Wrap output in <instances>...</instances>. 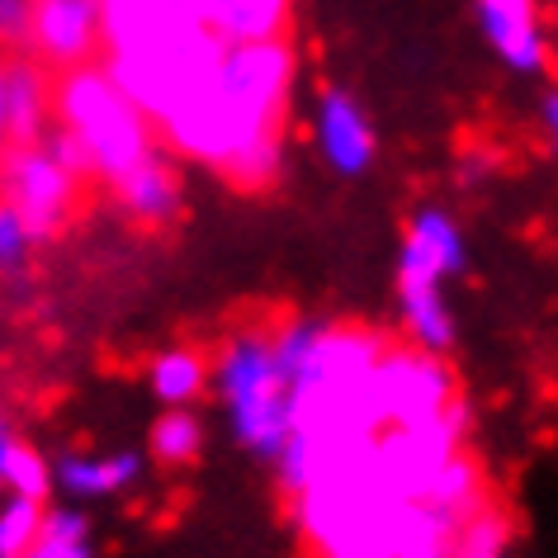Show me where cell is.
I'll list each match as a JSON object with an SVG mask.
<instances>
[{
	"label": "cell",
	"mask_w": 558,
	"mask_h": 558,
	"mask_svg": "<svg viewBox=\"0 0 558 558\" xmlns=\"http://www.w3.org/2000/svg\"><path fill=\"white\" fill-rule=\"evenodd\" d=\"M299 58L289 38L222 44L218 62L157 133L180 157L218 171L236 190H270L284 171V114Z\"/></svg>",
	"instance_id": "cell-1"
},
{
	"label": "cell",
	"mask_w": 558,
	"mask_h": 558,
	"mask_svg": "<svg viewBox=\"0 0 558 558\" xmlns=\"http://www.w3.org/2000/svg\"><path fill=\"white\" fill-rule=\"evenodd\" d=\"M52 119L86 151V171L114 185L157 151V129L100 62L72 66L52 86Z\"/></svg>",
	"instance_id": "cell-2"
},
{
	"label": "cell",
	"mask_w": 558,
	"mask_h": 558,
	"mask_svg": "<svg viewBox=\"0 0 558 558\" xmlns=\"http://www.w3.org/2000/svg\"><path fill=\"white\" fill-rule=\"evenodd\" d=\"M208 388L228 408L232 436L251 459H279L289 440V379L265 327H242L208 360Z\"/></svg>",
	"instance_id": "cell-3"
},
{
	"label": "cell",
	"mask_w": 558,
	"mask_h": 558,
	"mask_svg": "<svg viewBox=\"0 0 558 558\" xmlns=\"http://www.w3.org/2000/svg\"><path fill=\"white\" fill-rule=\"evenodd\" d=\"M374 412L379 426H412L440 416L450 402H459L454 369L445 365V355H426L416 345H388L374 365Z\"/></svg>",
	"instance_id": "cell-4"
},
{
	"label": "cell",
	"mask_w": 558,
	"mask_h": 558,
	"mask_svg": "<svg viewBox=\"0 0 558 558\" xmlns=\"http://www.w3.org/2000/svg\"><path fill=\"white\" fill-rule=\"evenodd\" d=\"M0 199L20 214L34 242L58 236L76 214L81 180L48 157L44 143L10 147V157L0 161Z\"/></svg>",
	"instance_id": "cell-5"
},
{
	"label": "cell",
	"mask_w": 558,
	"mask_h": 558,
	"mask_svg": "<svg viewBox=\"0 0 558 558\" xmlns=\"http://www.w3.org/2000/svg\"><path fill=\"white\" fill-rule=\"evenodd\" d=\"M313 151L331 175L360 180L379 166V129H374L369 109L341 86H323L308 109Z\"/></svg>",
	"instance_id": "cell-6"
},
{
	"label": "cell",
	"mask_w": 558,
	"mask_h": 558,
	"mask_svg": "<svg viewBox=\"0 0 558 558\" xmlns=\"http://www.w3.org/2000/svg\"><path fill=\"white\" fill-rule=\"evenodd\" d=\"M469 270V236L440 204L412 208L398 242V289H445Z\"/></svg>",
	"instance_id": "cell-7"
},
{
	"label": "cell",
	"mask_w": 558,
	"mask_h": 558,
	"mask_svg": "<svg viewBox=\"0 0 558 558\" xmlns=\"http://www.w3.org/2000/svg\"><path fill=\"white\" fill-rule=\"evenodd\" d=\"M24 38L38 58L62 72L86 66L105 48V5L100 0H29Z\"/></svg>",
	"instance_id": "cell-8"
},
{
	"label": "cell",
	"mask_w": 558,
	"mask_h": 558,
	"mask_svg": "<svg viewBox=\"0 0 558 558\" xmlns=\"http://www.w3.org/2000/svg\"><path fill=\"white\" fill-rule=\"evenodd\" d=\"M473 20L487 52L511 76H544L549 72V29H544L539 0H473Z\"/></svg>",
	"instance_id": "cell-9"
},
{
	"label": "cell",
	"mask_w": 558,
	"mask_h": 558,
	"mask_svg": "<svg viewBox=\"0 0 558 558\" xmlns=\"http://www.w3.org/2000/svg\"><path fill=\"white\" fill-rule=\"evenodd\" d=\"M109 190H114L123 214L133 222H143V228H166V222H175L180 208H185V185H180L175 166L161 147L151 151L147 161H137L123 180H114Z\"/></svg>",
	"instance_id": "cell-10"
},
{
	"label": "cell",
	"mask_w": 558,
	"mask_h": 558,
	"mask_svg": "<svg viewBox=\"0 0 558 558\" xmlns=\"http://www.w3.org/2000/svg\"><path fill=\"white\" fill-rule=\"evenodd\" d=\"M143 478V454L137 450H114V454H62L52 464V487H62L76 501H100L119 497L137 487Z\"/></svg>",
	"instance_id": "cell-11"
},
{
	"label": "cell",
	"mask_w": 558,
	"mask_h": 558,
	"mask_svg": "<svg viewBox=\"0 0 558 558\" xmlns=\"http://www.w3.org/2000/svg\"><path fill=\"white\" fill-rule=\"evenodd\" d=\"M204 29L222 44H256V38H284L289 0H199Z\"/></svg>",
	"instance_id": "cell-12"
},
{
	"label": "cell",
	"mask_w": 558,
	"mask_h": 558,
	"mask_svg": "<svg viewBox=\"0 0 558 558\" xmlns=\"http://www.w3.org/2000/svg\"><path fill=\"white\" fill-rule=\"evenodd\" d=\"M5 114H10V143L29 147L52 123V86L38 62H10L5 66Z\"/></svg>",
	"instance_id": "cell-13"
},
{
	"label": "cell",
	"mask_w": 558,
	"mask_h": 558,
	"mask_svg": "<svg viewBox=\"0 0 558 558\" xmlns=\"http://www.w3.org/2000/svg\"><path fill=\"white\" fill-rule=\"evenodd\" d=\"M398 323L408 345L426 355H450L459 341L454 308L445 299V289H398Z\"/></svg>",
	"instance_id": "cell-14"
},
{
	"label": "cell",
	"mask_w": 558,
	"mask_h": 558,
	"mask_svg": "<svg viewBox=\"0 0 558 558\" xmlns=\"http://www.w3.org/2000/svg\"><path fill=\"white\" fill-rule=\"evenodd\" d=\"M151 398L166 402V408H190L208 393V355L194 351V345H171L151 360L147 369Z\"/></svg>",
	"instance_id": "cell-15"
},
{
	"label": "cell",
	"mask_w": 558,
	"mask_h": 558,
	"mask_svg": "<svg viewBox=\"0 0 558 558\" xmlns=\"http://www.w3.org/2000/svg\"><path fill=\"white\" fill-rule=\"evenodd\" d=\"M151 459L166 469H185L204 454V422L194 416V408H166L157 422H151Z\"/></svg>",
	"instance_id": "cell-16"
},
{
	"label": "cell",
	"mask_w": 558,
	"mask_h": 558,
	"mask_svg": "<svg viewBox=\"0 0 558 558\" xmlns=\"http://www.w3.org/2000/svg\"><path fill=\"white\" fill-rule=\"evenodd\" d=\"M24 558H95L90 544V521L76 507H52L44 511V525L29 544Z\"/></svg>",
	"instance_id": "cell-17"
},
{
	"label": "cell",
	"mask_w": 558,
	"mask_h": 558,
	"mask_svg": "<svg viewBox=\"0 0 558 558\" xmlns=\"http://www.w3.org/2000/svg\"><path fill=\"white\" fill-rule=\"evenodd\" d=\"M0 487H10V497L44 501L52 493V464L34 450V445L10 440L5 454H0Z\"/></svg>",
	"instance_id": "cell-18"
},
{
	"label": "cell",
	"mask_w": 558,
	"mask_h": 558,
	"mask_svg": "<svg viewBox=\"0 0 558 558\" xmlns=\"http://www.w3.org/2000/svg\"><path fill=\"white\" fill-rule=\"evenodd\" d=\"M44 525V501H29V497H10L0 507V558H24L29 544Z\"/></svg>",
	"instance_id": "cell-19"
},
{
	"label": "cell",
	"mask_w": 558,
	"mask_h": 558,
	"mask_svg": "<svg viewBox=\"0 0 558 558\" xmlns=\"http://www.w3.org/2000/svg\"><path fill=\"white\" fill-rule=\"evenodd\" d=\"M34 246L38 242L29 236V228L20 222V214L5 199H0V275H20L24 265H29Z\"/></svg>",
	"instance_id": "cell-20"
},
{
	"label": "cell",
	"mask_w": 558,
	"mask_h": 558,
	"mask_svg": "<svg viewBox=\"0 0 558 558\" xmlns=\"http://www.w3.org/2000/svg\"><path fill=\"white\" fill-rule=\"evenodd\" d=\"M535 119H539V137H544V147H549L554 157H558V81L539 95V114H535Z\"/></svg>",
	"instance_id": "cell-21"
},
{
	"label": "cell",
	"mask_w": 558,
	"mask_h": 558,
	"mask_svg": "<svg viewBox=\"0 0 558 558\" xmlns=\"http://www.w3.org/2000/svg\"><path fill=\"white\" fill-rule=\"evenodd\" d=\"M29 0H0V38H24Z\"/></svg>",
	"instance_id": "cell-22"
},
{
	"label": "cell",
	"mask_w": 558,
	"mask_h": 558,
	"mask_svg": "<svg viewBox=\"0 0 558 558\" xmlns=\"http://www.w3.org/2000/svg\"><path fill=\"white\" fill-rule=\"evenodd\" d=\"M483 175H493V157H487V151H469V157L459 161V180H464V185H478Z\"/></svg>",
	"instance_id": "cell-23"
},
{
	"label": "cell",
	"mask_w": 558,
	"mask_h": 558,
	"mask_svg": "<svg viewBox=\"0 0 558 558\" xmlns=\"http://www.w3.org/2000/svg\"><path fill=\"white\" fill-rule=\"evenodd\" d=\"M10 114H5V66H0V161L10 157Z\"/></svg>",
	"instance_id": "cell-24"
},
{
	"label": "cell",
	"mask_w": 558,
	"mask_h": 558,
	"mask_svg": "<svg viewBox=\"0 0 558 558\" xmlns=\"http://www.w3.org/2000/svg\"><path fill=\"white\" fill-rule=\"evenodd\" d=\"M10 440H15V436H10V422H5V412H0V454H5Z\"/></svg>",
	"instance_id": "cell-25"
}]
</instances>
